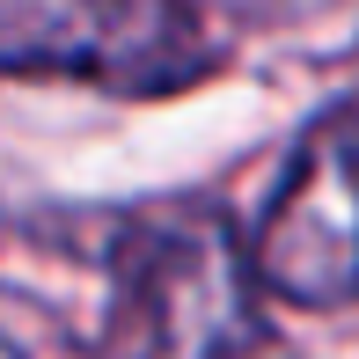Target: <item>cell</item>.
I'll list each match as a JSON object with an SVG mask.
<instances>
[{
    "label": "cell",
    "instance_id": "6da1fadb",
    "mask_svg": "<svg viewBox=\"0 0 359 359\" xmlns=\"http://www.w3.org/2000/svg\"><path fill=\"white\" fill-rule=\"evenodd\" d=\"M0 337L22 359H235L257 337L242 235L205 198L44 213L8 242Z\"/></svg>",
    "mask_w": 359,
    "mask_h": 359
},
{
    "label": "cell",
    "instance_id": "7a4b0ae2",
    "mask_svg": "<svg viewBox=\"0 0 359 359\" xmlns=\"http://www.w3.org/2000/svg\"><path fill=\"white\" fill-rule=\"evenodd\" d=\"M213 74L191 8L161 0H0V81H81L110 95H176Z\"/></svg>",
    "mask_w": 359,
    "mask_h": 359
},
{
    "label": "cell",
    "instance_id": "3957f363",
    "mask_svg": "<svg viewBox=\"0 0 359 359\" xmlns=\"http://www.w3.org/2000/svg\"><path fill=\"white\" fill-rule=\"evenodd\" d=\"M250 286L293 308L359 301V95L293 140L264 213L242 235Z\"/></svg>",
    "mask_w": 359,
    "mask_h": 359
}]
</instances>
